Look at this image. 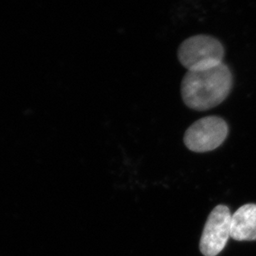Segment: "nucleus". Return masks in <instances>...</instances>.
Listing matches in <instances>:
<instances>
[{
	"label": "nucleus",
	"mask_w": 256,
	"mask_h": 256,
	"mask_svg": "<svg viewBox=\"0 0 256 256\" xmlns=\"http://www.w3.org/2000/svg\"><path fill=\"white\" fill-rule=\"evenodd\" d=\"M232 216L229 207L218 204L207 218L200 240L202 256H216L224 249L232 238Z\"/></svg>",
	"instance_id": "nucleus-4"
},
{
	"label": "nucleus",
	"mask_w": 256,
	"mask_h": 256,
	"mask_svg": "<svg viewBox=\"0 0 256 256\" xmlns=\"http://www.w3.org/2000/svg\"><path fill=\"white\" fill-rule=\"evenodd\" d=\"M224 48L216 38L206 34L192 36L178 48V58L184 68L199 70L216 66L223 62Z\"/></svg>",
	"instance_id": "nucleus-2"
},
{
	"label": "nucleus",
	"mask_w": 256,
	"mask_h": 256,
	"mask_svg": "<svg viewBox=\"0 0 256 256\" xmlns=\"http://www.w3.org/2000/svg\"><path fill=\"white\" fill-rule=\"evenodd\" d=\"M233 86V75L222 62L207 68L188 71L180 86L186 105L196 111L213 108L227 98Z\"/></svg>",
	"instance_id": "nucleus-1"
},
{
	"label": "nucleus",
	"mask_w": 256,
	"mask_h": 256,
	"mask_svg": "<svg viewBox=\"0 0 256 256\" xmlns=\"http://www.w3.org/2000/svg\"><path fill=\"white\" fill-rule=\"evenodd\" d=\"M229 128L226 122L216 116H206L194 122L184 135L186 146L194 152H210L226 139Z\"/></svg>",
	"instance_id": "nucleus-3"
},
{
	"label": "nucleus",
	"mask_w": 256,
	"mask_h": 256,
	"mask_svg": "<svg viewBox=\"0 0 256 256\" xmlns=\"http://www.w3.org/2000/svg\"><path fill=\"white\" fill-rule=\"evenodd\" d=\"M232 238L236 242L256 240V204L240 207L232 216Z\"/></svg>",
	"instance_id": "nucleus-5"
}]
</instances>
